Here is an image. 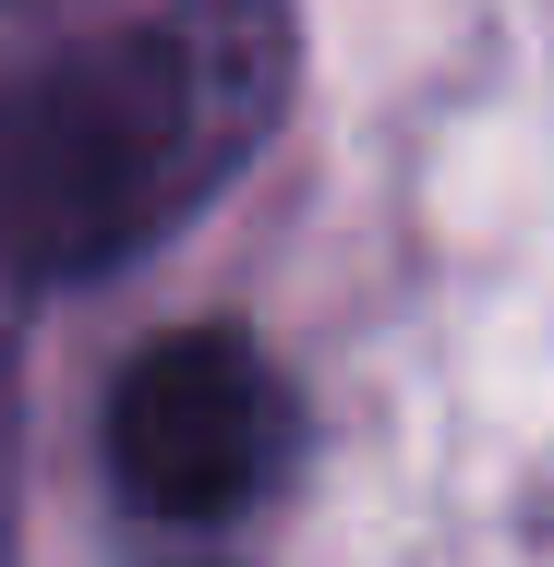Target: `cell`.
Listing matches in <instances>:
<instances>
[{
    "mask_svg": "<svg viewBox=\"0 0 554 567\" xmlns=\"http://www.w3.org/2000/svg\"><path fill=\"white\" fill-rule=\"evenodd\" d=\"M12 278H0V567H24V374H12Z\"/></svg>",
    "mask_w": 554,
    "mask_h": 567,
    "instance_id": "obj_3",
    "label": "cell"
},
{
    "mask_svg": "<svg viewBox=\"0 0 554 567\" xmlns=\"http://www.w3.org/2000/svg\"><path fill=\"white\" fill-rule=\"evenodd\" d=\"M302 85L290 0H157L0 85V278L73 290L157 254L278 145Z\"/></svg>",
    "mask_w": 554,
    "mask_h": 567,
    "instance_id": "obj_1",
    "label": "cell"
},
{
    "mask_svg": "<svg viewBox=\"0 0 554 567\" xmlns=\"http://www.w3.org/2000/svg\"><path fill=\"white\" fill-rule=\"evenodd\" d=\"M302 471V386L241 327H181L109 386V483L157 544L253 532Z\"/></svg>",
    "mask_w": 554,
    "mask_h": 567,
    "instance_id": "obj_2",
    "label": "cell"
}]
</instances>
